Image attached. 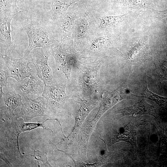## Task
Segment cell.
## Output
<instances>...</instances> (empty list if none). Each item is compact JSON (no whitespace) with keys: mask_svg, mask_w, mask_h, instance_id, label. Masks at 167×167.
Returning <instances> with one entry per match:
<instances>
[{"mask_svg":"<svg viewBox=\"0 0 167 167\" xmlns=\"http://www.w3.org/2000/svg\"><path fill=\"white\" fill-rule=\"evenodd\" d=\"M23 29L28 37L29 45L24 54L37 48L51 49L62 40L54 21L27 18L22 20Z\"/></svg>","mask_w":167,"mask_h":167,"instance_id":"cell-2","label":"cell"},{"mask_svg":"<svg viewBox=\"0 0 167 167\" xmlns=\"http://www.w3.org/2000/svg\"><path fill=\"white\" fill-rule=\"evenodd\" d=\"M66 84L63 82L45 85L42 96L47 101L48 116L57 118L61 117L65 104L69 100L66 92Z\"/></svg>","mask_w":167,"mask_h":167,"instance_id":"cell-4","label":"cell"},{"mask_svg":"<svg viewBox=\"0 0 167 167\" xmlns=\"http://www.w3.org/2000/svg\"><path fill=\"white\" fill-rule=\"evenodd\" d=\"M109 42L108 38L105 36L94 37L91 41L89 50L93 52L101 51L106 47Z\"/></svg>","mask_w":167,"mask_h":167,"instance_id":"cell-20","label":"cell"},{"mask_svg":"<svg viewBox=\"0 0 167 167\" xmlns=\"http://www.w3.org/2000/svg\"><path fill=\"white\" fill-rule=\"evenodd\" d=\"M4 123L0 125V146L3 148L5 154L10 162L22 163L24 156L20 152L19 139L22 132L29 131L38 127H42L49 132L53 131L45 125L49 120L48 118L42 123L25 122L21 118L16 116L11 120H5Z\"/></svg>","mask_w":167,"mask_h":167,"instance_id":"cell-1","label":"cell"},{"mask_svg":"<svg viewBox=\"0 0 167 167\" xmlns=\"http://www.w3.org/2000/svg\"><path fill=\"white\" fill-rule=\"evenodd\" d=\"M34 157H38L39 158L34 157L37 160L41 161L45 167H52L47 160V153L45 152H42L38 150H34L33 155H29Z\"/></svg>","mask_w":167,"mask_h":167,"instance_id":"cell-21","label":"cell"},{"mask_svg":"<svg viewBox=\"0 0 167 167\" xmlns=\"http://www.w3.org/2000/svg\"><path fill=\"white\" fill-rule=\"evenodd\" d=\"M0 87H6L8 84L7 79L6 77L4 71L0 70Z\"/></svg>","mask_w":167,"mask_h":167,"instance_id":"cell-23","label":"cell"},{"mask_svg":"<svg viewBox=\"0 0 167 167\" xmlns=\"http://www.w3.org/2000/svg\"><path fill=\"white\" fill-rule=\"evenodd\" d=\"M101 65L96 64L84 65L80 70V83L83 90L95 92L100 85L99 71Z\"/></svg>","mask_w":167,"mask_h":167,"instance_id":"cell-12","label":"cell"},{"mask_svg":"<svg viewBox=\"0 0 167 167\" xmlns=\"http://www.w3.org/2000/svg\"><path fill=\"white\" fill-rule=\"evenodd\" d=\"M117 113H121L123 116L149 115L158 118V113L155 107L148 103L143 99L137 102L133 105L116 111Z\"/></svg>","mask_w":167,"mask_h":167,"instance_id":"cell-15","label":"cell"},{"mask_svg":"<svg viewBox=\"0 0 167 167\" xmlns=\"http://www.w3.org/2000/svg\"><path fill=\"white\" fill-rule=\"evenodd\" d=\"M71 37L62 39L59 44L50 49L51 55L55 58L58 67L70 80L71 71L74 67H78L80 64L78 57L74 47Z\"/></svg>","mask_w":167,"mask_h":167,"instance_id":"cell-3","label":"cell"},{"mask_svg":"<svg viewBox=\"0 0 167 167\" xmlns=\"http://www.w3.org/2000/svg\"><path fill=\"white\" fill-rule=\"evenodd\" d=\"M79 3L69 7L64 13L54 21L58 32L62 40L71 37L75 22L80 13Z\"/></svg>","mask_w":167,"mask_h":167,"instance_id":"cell-9","label":"cell"},{"mask_svg":"<svg viewBox=\"0 0 167 167\" xmlns=\"http://www.w3.org/2000/svg\"><path fill=\"white\" fill-rule=\"evenodd\" d=\"M93 21V13L90 6H88L83 10L76 19L72 35L75 43H81L87 38Z\"/></svg>","mask_w":167,"mask_h":167,"instance_id":"cell-8","label":"cell"},{"mask_svg":"<svg viewBox=\"0 0 167 167\" xmlns=\"http://www.w3.org/2000/svg\"><path fill=\"white\" fill-rule=\"evenodd\" d=\"M0 159L4 161L9 167H12V165L5 154V152L2 147L0 146Z\"/></svg>","mask_w":167,"mask_h":167,"instance_id":"cell-24","label":"cell"},{"mask_svg":"<svg viewBox=\"0 0 167 167\" xmlns=\"http://www.w3.org/2000/svg\"><path fill=\"white\" fill-rule=\"evenodd\" d=\"M124 2L129 3L128 5L131 6L143 7L145 6L142 0H123Z\"/></svg>","mask_w":167,"mask_h":167,"instance_id":"cell-22","label":"cell"},{"mask_svg":"<svg viewBox=\"0 0 167 167\" xmlns=\"http://www.w3.org/2000/svg\"><path fill=\"white\" fill-rule=\"evenodd\" d=\"M24 56L19 59L10 58L5 52L2 58L7 68L4 71L5 75L8 79L10 77L14 78L17 82H20L31 75L32 69L29 66L32 63L30 53L24 54Z\"/></svg>","mask_w":167,"mask_h":167,"instance_id":"cell-5","label":"cell"},{"mask_svg":"<svg viewBox=\"0 0 167 167\" xmlns=\"http://www.w3.org/2000/svg\"><path fill=\"white\" fill-rule=\"evenodd\" d=\"M23 99L25 102L22 105L20 112L15 114L17 118H21L28 122L36 117L48 116L47 101L43 96L34 99L24 96Z\"/></svg>","mask_w":167,"mask_h":167,"instance_id":"cell-7","label":"cell"},{"mask_svg":"<svg viewBox=\"0 0 167 167\" xmlns=\"http://www.w3.org/2000/svg\"><path fill=\"white\" fill-rule=\"evenodd\" d=\"M17 0H0V15H15L23 12L19 11L16 5Z\"/></svg>","mask_w":167,"mask_h":167,"instance_id":"cell-18","label":"cell"},{"mask_svg":"<svg viewBox=\"0 0 167 167\" xmlns=\"http://www.w3.org/2000/svg\"><path fill=\"white\" fill-rule=\"evenodd\" d=\"M145 81V87L141 94V97L152 100L162 108L167 111V97L159 96L150 91L147 87L146 79Z\"/></svg>","mask_w":167,"mask_h":167,"instance_id":"cell-19","label":"cell"},{"mask_svg":"<svg viewBox=\"0 0 167 167\" xmlns=\"http://www.w3.org/2000/svg\"><path fill=\"white\" fill-rule=\"evenodd\" d=\"M15 15H0V52H13L16 47L11 40V25Z\"/></svg>","mask_w":167,"mask_h":167,"instance_id":"cell-14","label":"cell"},{"mask_svg":"<svg viewBox=\"0 0 167 167\" xmlns=\"http://www.w3.org/2000/svg\"><path fill=\"white\" fill-rule=\"evenodd\" d=\"M22 100V96L15 91L4 93L2 87H0V112L3 115L5 119L11 120L16 116L14 110L21 106Z\"/></svg>","mask_w":167,"mask_h":167,"instance_id":"cell-11","label":"cell"},{"mask_svg":"<svg viewBox=\"0 0 167 167\" xmlns=\"http://www.w3.org/2000/svg\"><path fill=\"white\" fill-rule=\"evenodd\" d=\"M127 15L111 16L99 14L97 16L100 20L99 28L103 30L115 27L124 20Z\"/></svg>","mask_w":167,"mask_h":167,"instance_id":"cell-17","label":"cell"},{"mask_svg":"<svg viewBox=\"0 0 167 167\" xmlns=\"http://www.w3.org/2000/svg\"><path fill=\"white\" fill-rule=\"evenodd\" d=\"M81 0H53L51 2V17L55 20L64 13L73 4Z\"/></svg>","mask_w":167,"mask_h":167,"instance_id":"cell-16","label":"cell"},{"mask_svg":"<svg viewBox=\"0 0 167 167\" xmlns=\"http://www.w3.org/2000/svg\"><path fill=\"white\" fill-rule=\"evenodd\" d=\"M145 123V122L143 120H135L120 128L116 133L115 139L113 141V144L120 141L129 143L131 145L133 152L135 153L137 149L136 136L137 129L139 126Z\"/></svg>","mask_w":167,"mask_h":167,"instance_id":"cell-13","label":"cell"},{"mask_svg":"<svg viewBox=\"0 0 167 167\" xmlns=\"http://www.w3.org/2000/svg\"><path fill=\"white\" fill-rule=\"evenodd\" d=\"M50 49L37 48L30 52L32 63L35 67L36 75L46 85H51L53 83L52 71L48 62V58L51 55Z\"/></svg>","mask_w":167,"mask_h":167,"instance_id":"cell-6","label":"cell"},{"mask_svg":"<svg viewBox=\"0 0 167 167\" xmlns=\"http://www.w3.org/2000/svg\"><path fill=\"white\" fill-rule=\"evenodd\" d=\"M25 81L20 82L13 81L11 85V88L22 97L27 96L32 99L33 97L42 96L44 86L41 80L38 76L31 75Z\"/></svg>","mask_w":167,"mask_h":167,"instance_id":"cell-10","label":"cell"}]
</instances>
